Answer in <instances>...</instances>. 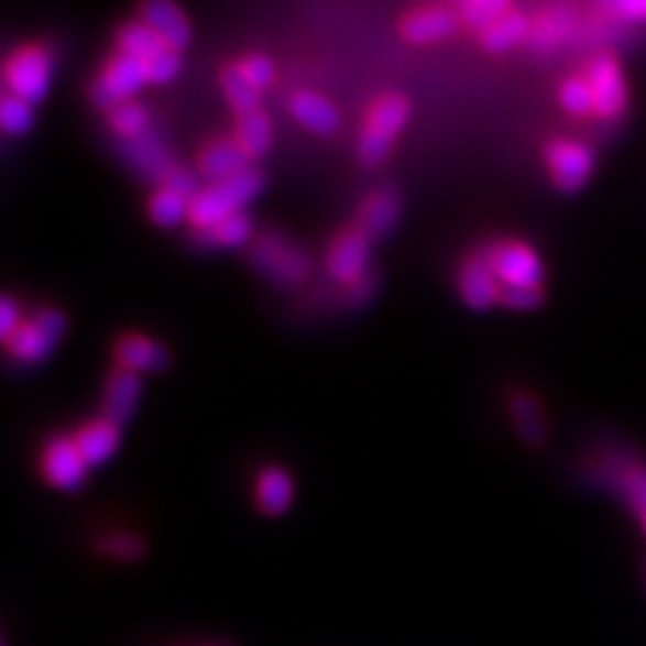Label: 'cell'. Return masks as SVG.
Returning a JSON list of instances; mask_svg holds the SVG:
<instances>
[{
	"mask_svg": "<svg viewBox=\"0 0 646 646\" xmlns=\"http://www.w3.org/2000/svg\"><path fill=\"white\" fill-rule=\"evenodd\" d=\"M252 232H254L252 218L247 216L244 211H240V213H232L230 218H226L223 223H218L211 230L191 232V240H195V244H199L201 250H211V247L238 250V247L250 244Z\"/></svg>",
	"mask_w": 646,
	"mask_h": 646,
	"instance_id": "cb8c5ba5",
	"label": "cell"
},
{
	"mask_svg": "<svg viewBox=\"0 0 646 646\" xmlns=\"http://www.w3.org/2000/svg\"><path fill=\"white\" fill-rule=\"evenodd\" d=\"M189 213V197L180 195L166 185H158L146 199V216L149 221L158 228H175L187 221Z\"/></svg>",
	"mask_w": 646,
	"mask_h": 646,
	"instance_id": "d4e9b609",
	"label": "cell"
},
{
	"mask_svg": "<svg viewBox=\"0 0 646 646\" xmlns=\"http://www.w3.org/2000/svg\"><path fill=\"white\" fill-rule=\"evenodd\" d=\"M140 20L149 24L168 48L183 51L191 41L189 18L173 0H149V3L140 6Z\"/></svg>",
	"mask_w": 646,
	"mask_h": 646,
	"instance_id": "ac0fdd59",
	"label": "cell"
},
{
	"mask_svg": "<svg viewBox=\"0 0 646 646\" xmlns=\"http://www.w3.org/2000/svg\"><path fill=\"white\" fill-rule=\"evenodd\" d=\"M587 81L594 91V111L603 118L617 116L627 106V85L621 67L609 56H601L589 65Z\"/></svg>",
	"mask_w": 646,
	"mask_h": 646,
	"instance_id": "2e32d148",
	"label": "cell"
},
{
	"mask_svg": "<svg viewBox=\"0 0 646 646\" xmlns=\"http://www.w3.org/2000/svg\"><path fill=\"white\" fill-rule=\"evenodd\" d=\"M106 122L113 134H118L122 142H136L146 134L149 113L140 101H122L106 113Z\"/></svg>",
	"mask_w": 646,
	"mask_h": 646,
	"instance_id": "f546056e",
	"label": "cell"
},
{
	"mask_svg": "<svg viewBox=\"0 0 646 646\" xmlns=\"http://www.w3.org/2000/svg\"><path fill=\"white\" fill-rule=\"evenodd\" d=\"M189 646H230V644H189Z\"/></svg>",
	"mask_w": 646,
	"mask_h": 646,
	"instance_id": "ab89813d",
	"label": "cell"
},
{
	"mask_svg": "<svg viewBox=\"0 0 646 646\" xmlns=\"http://www.w3.org/2000/svg\"><path fill=\"white\" fill-rule=\"evenodd\" d=\"M252 501L264 517H281L293 507L295 481L293 474L281 464L261 467L254 477Z\"/></svg>",
	"mask_w": 646,
	"mask_h": 646,
	"instance_id": "5bb4252c",
	"label": "cell"
},
{
	"mask_svg": "<svg viewBox=\"0 0 646 646\" xmlns=\"http://www.w3.org/2000/svg\"><path fill=\"white\" fill-rule=\"evenodd\" d=\"M65 326L67 321L63 311L53 307L41 309L36 316H32V319L22 321L18 331L6 340V352L12 357V360L24 362V364L44 362L46 357L56 350V346L65 333Z\"/></svg>",
	"mask_w": 646,
	"mask_h": 646,
	"instance_id": "5b68a950",
	"label": "cell"
},
{
	"mask_svg": "<svg viewBox=\"0 0 646 646\" xmlns=\"http://www.w3.org/2000/svg\"><path fill=\"white\" fill-rule=\"evenodd\" d=\"M264 185L266 177L256 166H250L247 171L228 177V180L206 185L189 199L187 223L195 232L211 230L232 213H240L247 204L259 197Z\"/></svg>",
	"mask_w": 646,
	"mask_h": 646,
	"instance_id": "7a4b0ae2",
	"label": "cell"
},
{
	"mask_svg": "<svg viewBox=\"0 0 646 646\" xmlns=\"http://www.w3.org/2000/svg\"><path fill=\"white\" fill-rule=\"evenodd\" d=\"M230 136L238 142L242 154L250 158V163H254L269 154V149L273 144V122L264 108H261V111L238 116Z\"/></svg>",
	"mask_w": 646,
	"mask_h": 646,
	"instance_id": "7402d4cb",
	"label": "cell"
},
{
	"mask_svg": "<svg viewBox=\"0 0 646 646\" xmlns=\"http://www.w3.org/2000/svg\"><path fill=\"white\" fill-rule=\"evenodd\" d=\"M511 415L519 438L529 446H539L546 438V417L544 409L529 393H515L511 397Z\"/></svg>",
	"mask_w": 646,
	"mask_h": 646,
	"instance_id": "4316f807",
	"label": "cell"
},
{
	"mask_svg": "<svg viewBox=\"0 0 646 646\" xmlns=\"http://www.w3.org/2000/svg\"><path fill=\"white\" fill-rule=\"evenodd\" d=\"M458 10L448 6H417L409 8L397 20V32L412 46H431L438 41H446L460 30Z\"/></svg>",
	"mask_w": 646,
	"mask_h": 646,
	"instance_id": "30bf717a",
	"label": "cell"
},
{
	"mask_svg": "<svg viewBox=\"0 0 646 646\" xmlns=\"http://www.w3.org/2000/svg\"><path fill=\"white\" fill-rule=\"evenodd\" d=\"M238 65L244 73V77L250 79L259 91L269 89L273 85V79H276V67H273L271 58L264 56V53H256V51L244 53V56L238 61Z\"/></svg>",
	"mask_w": 646,
	"mask_h": 646,
	"instance_id": "d590c367",
	"label": "cell"
},
{
	"mask_svg": "<svg viewBox=\"0 0 646 646\" xmlns=\"http://www.w3.org/2000/svg\"><path fill=\"white\" fill-rule=\"evenodd\" d=\"M89 464L81 458L73 436H53L39 456V474L58 491H79L87 481Z\"/></svg>",
	"mask_w": 646,
	"mask_h": 646,
	"instance_id": "ba28073f",
	"label": "cell"
},
{
	"mask_svg": "<svg viewBox=\"0 0 646 646\" xmlns=\"http://www.w3.org/2000/svg\"><path fill=\"white\" fill-rule=\"evenodd\" d=\"M291 113L302 128L316 136H331L340 128V113L336 103L319 91H295L291 96Z\"/></svg>",
	"mask_w": 646,
	"mask_h": 646,
	"instance_id": "d6986e66",
	"label": "cell"
},
{
	"mask_svg": "<svg viewBox=\"0 0 646 646\" xmlns=\"http://www.w3.org/2000/svg\"><path fill=\"white\" fill-rule=\"evenodd\" d=\"M484 256L503 287H541L544 264L529 244L517 240L493 242Z\"/></svg>",
	"mask_w": 646,
	"mask_h": 646,
	"instance_id": "52a82bcc",
	"label": "cell"
},
{
	"mask_svg": "<svg viewBox=\"0 0 646 646\" xmlns=\"http://www.w3.org/2000/svg\"><path fill=\"white\" fill-rule=\"evenodd\" d=\"M142 397V376L134 371L113 366L103 381L101 417L118 426L128 424Z\"/></svg>",
	"mask_w": 646,
	"mask_h": 646,
	"instance_id": "9a60e30c",
	"label": "cell"
},
{
	"mask_svg": "<svg viewBox=\"0 0 646 646\" xmlns=\"http://www.w3.org/2000/svg\"><path fill=\"white\" fill-rule=\"evenodd\" d=\"M73 441L89 467H99L111 460L120 448V426L106 417L89 419L73 434Z\"/></svg>",
	"mask_w": 646,
	"mask_h": 646,
	"instance_id": "ffe728a7",
	"label": "cell"
},
{
	"mask_svg": "<svg viewBox=\"0 0 646 646\" xmlns=\"http://www.w3.org/2000/svg\"><path fill=\"white\" fill-rule=\"evenodd\" d=\"M218 87H221L223 99L230 106V111L236 113V118L261 111V91L244 77L238 61L221 65V70H218Z\"/></svg>",
	"mask_w": 646,
	"mask_h": 646,
	"instance_id": "603a6c76",
	"label": "cell"
},
{
	"mask_svg": "<svg viewBox=\"0 0 646 646\" xmlns=\"http://www.w3.org/2000/svg\"><path fill=\"white\" fill-rule=\"evenodd\" d=\"M401 218V197L393 189H374L360 204L354 226H360L371 242L388 236Z\"/></svg>",
	"mask_w": 646,
	"mask_h": 646,
	"instance_id": "44dd1931",
	"label": "cell"
},
{
	"mask_svg": "<svg viewBox=\"0 0 646 646\" xmlns=\"http://www.w3.org/2000/svg\"><path fill=\"white\" fill-rule=\"evenodd\" d=\"M252 264L278 283L295 285L307 278L309 259L281 236H264L252 244Z\"/></svg>",
	"mask_w": 646,
	"mask_h": 646,
	"instance_id": "9c48e42d",
	"label": "cell"
},
{
	"mask_svg": "<svg viewBox=\"0 0 646 646\" xmlns=\"http://www.w3.org/2000/svg\"><path fill=\"white\" fill-rule=\"evenodd\" d=\"M511 10L515 8L507 3V0H467V3L458 6V15L464 30L481 36L499 20H503Z\"/></svg>",
	"mask_w": 646,
	"mask_h": 646,
	"instance_id": "f1b7e54d",
	"label": "cell"
},
{
	"mask_svg": "<svg viewBox=\"0 0 646 646\" xmlns=\"http://www.w3.org/2000/svg\"><path fill=\"white\" fill-rule=\"evenodd\" d=\"M113 360L116 366L134 371V374H158V371L168 369L171 352L163 342L149 338L144 333L128 331L118 336L113 342Z\"/></svg>",
	"mask_w": 646,
	"mask_h": 646,
	"instance_id": "4fadbf2b",
	"label": "cell"
},
{
	"mask_svg": "<svg viewBox=\"0 0 646 646\" xmlns=\"http://www.w3.org/2000/svg\"><path fill=\"white\" fill-rule=\"evenodd\" d=\"M250 166V158L242 154V149L232 136H216V140L204 142L195 158L197 173L204 180H209V185L228 180V177L238 175Z\"/></svg>",
	"mask_w": 646,
	"mask_h": 646,
	"instance_id": "e0dca14e",
	"label": "cell"
},
{
	"mask_svg": "<svg viewBox=\"0 0 646 646\" xmlns=\"http://www.w3.org/2000/svg\"><path fill=\"white\" fill-rule=\"evenodd\" d=\"M529 34V20L522 15L519 10H511L503 20L491 26L486 34H481V46L486 53L493 56H501V53L513 51L517 44L527 39Z\"/></svg>",
	"mask_w": 646,
	"mask_h": 646,
	"instance_id": "83f0119b",
	"label": "cell"
},
{
	"mask_svg": "<svg viewBox=\"0 0 646 646\" xmlns=\"http://www.w3.org/2000/svg\"><path fill=\"white\" fill-rule=\"evenodd\" d=\"M116 46H118V53H125V56L142 63L154 58L158 51L168 48L161 41V36L142 20H132L128 24H122L116 34Z\"/></svg>",
	"mask_w": 646,
	"mask_h": 646,
	"instance_id": "484cf974",
	"label": "cell"
},
{
	"mask_svg": "<svg viewBox=\"0 0 646 646\" xmlns=\"http://www.w3.org/2000/svg\"><path fill=\"white\" fill-rule=\"evenodd\" d=\"M546 163L554 183L562 191H577L589 183L591 171H594V154L580 142L556 140L546 146Z\"/></svg>",
	"mask_w": 646,
	"mask_h": 646,
	"instance_id": "8fae6325",
	"label": "cell"
},
{
	"mask_svg": "<svg viewBox=\"0 0 646 646\" xmlns=\"http://www.w3.org/2000/svg\"><path fill=\"white\" fill-rule=\"evenodd\" d=\"M149 85H168L183 70V51L163 48L154 58L144 61Z\"/></svg>",
	"mask_w": 646,
	"mask_h": 646,
	"instance_id": "836d02e7",
	"label": "cell"
},
{
	"mask_svg": "<svg viewBox=\"0 0 646 646\" xmlns=\"http://www.w3.org/2000/svg\"><path fill=\"white\" fill-rule=\"evenodd\" d=\"M132 149V158L136 163V168L149 173V175H156L158 177V185L163 183V177H166L173 168L175 163L166 156V151L156 142V140H149V136H140L136 142L128 144Z\"/></svg>",
	"mask_w": 646,
	"mask_h": 646,
	"instance_id": "1f68e13d",
	"label": "cell"
},
{
	"mask_svg": "<svg viewBox=\"0 0 646 646\" xmlns=\"http://www.w3.org/2000/svg\"><path fill=\"white\" fill-rule=\"evenodd\" d=\"M146 85L149 77L144 63L116 51L113 56L106 61L101 75L91 79L87 96L96 108H101L103 113H108L118 103L132 101Z\"/></svg>",
	"mask_w": 646,
	"mask_h": 646,
	"instance_id": "277c9868",
	"label": "cell"
},
{
	"mask_svg": "<svg viewBox=\"0 0 646 646\" xmlns=\"http://www.w3.org/2000/svg\"><path fill=\"white\" fill-rule=\"evenodd\" d=\"M623 489L629 505L635 507L642 517H646V470L644 467H635V470H629L625 474Z\"/></svg>",
	"mask_w": 646,
	"mask_h": 646,
	"instance_id": "74e56055",
	"label": "cell"
},
{
	"mask_svg": "<svg viewBox=\"0 0 646 646\" xmlns=\"http://www.w3.org/2000/svg\"><path fill=\"white\" fill-rule=\"evenodd\" d=\"M458 293L462 302L474 311H486L501 302L503 285L493 273L484 252L467 256L458 269Z\"/></svg>",
	"mask_w": 646,
	"mask_h": 646,
	"instance_id": "7c38bea8",
	"label": "cell"
},
{
	"mask_svg": "<svg viewBox=\"0 0 646 646\" xmlns=\"http://www.w3.org/2000/svg\"><path fill=\"white\" fill-rule=\"evenodd\" d=\"M20 326H22V316H20L18 302L10 295H6L3 299H0V338H3V342L15 333Z\"/></svg>",
	"mask_w": 646,
	"mask_h": 646,
	"instance_id": "f35d334b",
	"label": "cell"
},
{
	"mask_svg": "<svg viewBox=\"0 0 646 646\" xmlns=\"http://www.w3.org/2000/svg\"><path fill=\"white\" fill-rule=\"evenodd\" d=\"M501 305L513 311H534L544 305L541 287H503Z\"/></svg>",
	"mask_w": 646,
	"mask_h": 646,
	"instance_id": "8d00e7d4",
	"label": "cell"
},
{
	"mask_svg": "<svg viewBox=\"0 0 646 646\" xmlns=\"http://www.w3.org/2000/svg\"><path fill=\"white\" fill-rule=\"evenodd\" d=\"M371 238L360 226L342 228L326 250V271L336 283L352 287L369 276Z\"/></svg>",
	"mask_w": 646,
	"mask_h": 646,
	"instance_id": "8992f818",
	"label": "cell"
},
{
	"mask_svg": "<svg viewBox=\"0 0 646 646\" xmlns=\"http://www.w3.org/2000/svg\"><path fill=\"white\" fill-rule=\"evenodd\" d=\"M644 519V532H646V517H642Z\"/></svg>",
	"mask_w": 646,
	"mask_h": 646,
	"instance_id": "60d3db41",
	"label": "cell"
},
{
	"mask_svg": "<svg viewBox=\"0 0 646 646\" xmlns=\"http://www.w3.org/2000/svg\"><path fill=\"white\" fill-rule=\"evenodd\" d=\"M560 103L572 116H587L594 111V91L582 77H572L560 87Z\"/></svg>",
	"mask_w": 646,
	"mask_h": 646,
	"instance_id": "e575fe53",
	"label": "cell"
},
{
	"mask_svg": "<svg viewBox=\"0 0 646 646\" xmlns=\"http://www.w3.org/2000/svg\"><path fill=\"white\" fill-rule=\"evenodd\" d=\"M409 113V99L401 91H383L366 106L362 130L357 136V161L364 168H379L388 161L397 134L407 125Z\"/></svg>",
	"mask_w": 646,
	"mask_h": 646,
	"instance_id": "6da1fadb",
	"label": "cell"
},
{
	"mask_svg": "<svg viewBox=\"0 0 646 646\" xmlns=\"http://www.w3.org/2000/svg\"><path fill=\"white\" fill-rule=\"evenodd\" d=\"M0 128L10 136H22L34 128V106L3 91L0 96Z\"/></svg>",
	"mask_w": 646,
	"mask_h": 646,
	"instance_id": "d6a6232c",
	"label": "cell"
},
{
	"mask_svg": "<svg viewBox=\"0 0 646 646\" xmlns=\"http://www.w3.org/2000/svg\"><path fill=\"white\" fill-rule=\"evenodd\" d=\"M53 77V56L51 51L30 41L12 48L3 63V87L8 94L18 96L26 103H41L46 99Z\"/></svg>",
	"mask_w": 646,
	"mask_h": 646,
	"instance_id": "3957f363",
	"label": "cell"
},
{
	"mask_svg": "<svg viewBox=\"0 0 646 646\" xmlns=\"http://www.w3.org/2000/svg\"><path fill=\"white\" fill-rule=\"evenodd\" d=\"M96 551L118 562H136L144 558L146 544L140 534L113 532V534L101 536V539L96 541Z\"/></svg>",
	"mask_w": 646,
	"mask_h": 646,
	"instance_id": "4dcf8cb0",
	"label": "cell"
}]
</instances>
